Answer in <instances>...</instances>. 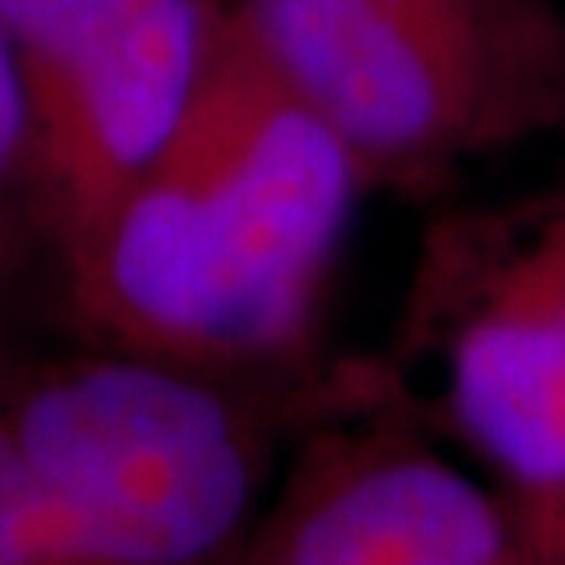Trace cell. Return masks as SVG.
Wrapping results in <instances>:
<instances>
[{
  "label": "cell",
  "mask_w": 565,
  "mask_h": 565,
  "mask_svg": "<svg viewBox=\"0 0 565 565\" xmlns=\"http://www.w3.org/2000/svg\"><path fill=\"white\" fill-rule=\"evenodd\" d=\"M361 181L231 0L181 126L67 252L76 298L142 356H277L310 331Z\"/></svg>",
  "instance_id": "obj_1"
},
{
  "label": "cell",
  "mask_w": 565,
  "mask_h": 565,
  "mask_svg": "<svg viewBox=\"0 0 565 565\" xmlns=\"http://www.w3.org/2000/svg\"><path fill=\"white\" fill-rule=\"evenodd\" d=\"M4 415L60 565H210L247 515L239 419L177 361L72 364Z\"/></svg>",
  "instance_id": "obj_2"
},
{
  "label": "cell",
  "mask_w": 565,
  "mask_h": 565,
  "mask_svg": "<svg viewBox=\"0 0 565 565\" xmlns=\"http://www.w3.org/2000/svg\"><path fill=\"white\" fill-rule=\"evenodd\" d=\"M226 0H126L67 42L18 60L39 223L63 252L102 223L181 126Z\"/></svg>",
  "instance_id": "obj_3"
},
{
  "label": "cell",
  "mask_w": 565,
  "mask_h": 565,
  "mask_svg": "<svg viewBox=\"0 0 565 565\" xmlns=\"http://www.w3.org/2000/svg\"><path fill=\"white\" fill-rule=\"evenodd\" d=\"M448 403L507 478L565 486V214L452 327Z\"/></svg>",
  "instance_id": "obj_4"
},
{
  "label": "cell",
  "mask_w": 565,
  "mask_h": 565,
  "mask_svg": "<svg viewBox=\"0 0 565 565\" xmlns=\"http://www.w3.org/2000/svg\"><path fill=\"white\" fill-rule=\"evenodd\" d=\"M507 532L478 482L390 457L323 490L264 565H503Z\"/></svg>",
  "instance_id": "obj_5"
},
{
  "label": "cell",
  "mask_w": 565,
  "mask_h": 565,
  "mask_svg": "<svg viewBox=\"0 0 565 565\" xmlns=\"http://www.w3.org/2000/svg\"><path fill=\"white\" fill-rule=\"evenodd\" d=\"M503 93L532 126L565 109V9L553 0H348Z\"/></svg>",
  "instance_id": "obj_6"
},
{
  "label": "cell",
  "mask_w": 565,
  "mask_h": 565,
  "mask_svg": "<svg viewBox=\"0 0 565 565\" xmlns=\"http://www.w3.org/2000/svg\"><path fill=\"white\" fill-rule=\"evenodd\" d=\"M39 218L30 172V109L13 42L0 30V281L18 264L25 235Z\"/></svg>",
  "instance_id": "obj_7"
},
{
  "label": "cell",
  "mask_w": 565,
  "mask_h": 565,
  "mask_svg": "<svg viewBox=\"0 0 565 565\" xmlns=\"http://www.w3.org/2000/svg\"><path fill=\"white\" fill-rule=\"evenodd\" d=\"M0 565H60L4 406H0Z\"/></svg>",
  "instance_id": "obj_8"
}]
</instances>
